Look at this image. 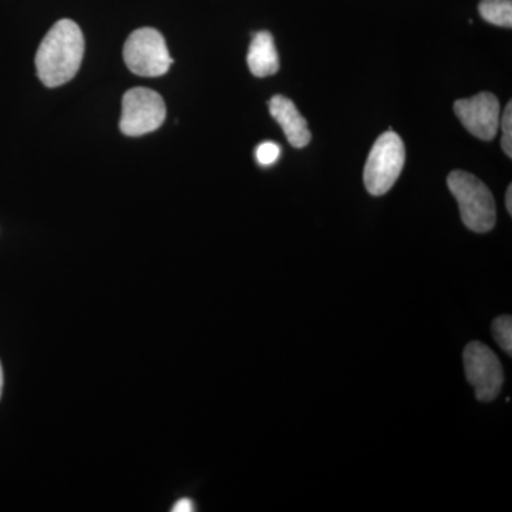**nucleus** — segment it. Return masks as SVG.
I'll list each match as a JSON object with an SVG mask.
<instances>
[{"label":"nucleus","mask_w":512,"mask_h":512,"mask_svg":"<svg viewBox=\"0 0 512 512\" xmlns=\"http://www.w3.org/2000/svg\"><path fill=\"white\" fill-rule=\"evenodd\" d=\"M83 56L84 37L79 25L70 19L59 20L37 49V76L46 87L63 86L79 72Z\"/></svg>","instance_id":"obj_1"},{"label":"nucleus","mask_w":512,"mask_h":512,"mask_svg":"<svg viewBox=\"0 0 512 512\" xmlns=\"http://www.w3.org/2000/svg\"><path fill=\"white\" fill-rule=\"evenodd\" d=\"M447 184L458 202L464 225L477 234L490 232L497 222V210L490 188L476 175L461 170L448 175Z\"/></svg>","instance_id":"obj_2"},{"label":"nucleus","mask_w":512,"mask_h":512,"mask_svg":"<svg viewBox=\"0 0 512 512\" xmlns=\"http://www.w3.org/2000/svg\"><path fill=\"white\" fill-rule=\"evenodd\" d=\"M406 150L399 134L386 131L373 144L365 165V187L369 194L382 197L392 190L402 174Z\"/></svg>","instance_id":"obj_3"},{"label":"nucleus","mask_w":512,"mask_h":512,"mask_svg":"<svg viewBox=\"0 0 512 512\" xmlns=\"http://www.w3.org/2000/svg\"><path fill=\"white\" fill-rule=\"evenodd\" d=\"M124 62L128 69L141 77H160L174 63L164 36L153 28L131 33L124 45Z\"/></svg>","instance_id":"obj_4"},{"label":"nucleus","mask_w":512,"mask_h":512,"mask_svg":"<svg viewBox=\"0 0 512 512\" xmlns=\"http://www.w3.org/2000/svg\"><path fill=\"white\" fill-rule=\"evenodd\" d=\"M165 116L167 110L160 94L144 87L128 90L121 109V133L128 137L146 136L163 126Z\"/></svg>","instance_id":"obj_5"},{"label":"nucleus","mask_w":512,"mask_h":512,"mask_svg":"<svg viewBox=\"0 0 512 512\" xmlns=\"http://www.w3.org/2000/svg\"><path fill=\"white\" fill-rule=\"evenodd\" d=\"M464 369L480 402L497 399L504 384V370L493 350L481 342L468 343L464 349Z\"/></svg>","instance_id":"obj_6"},{"label":"nucleus","mask_w":512,"mask_h":512,"mask_svg":"<svg viewBox=\"0 0 512 512\" xmlns=\"http://www.w3.org/2000/svg\"><path fill=\"white\" fill-rule=\"evenodd\" d=\"M454 111L468 133L480 140L491 141L500 128V101L493 93H478L471 99L457 100Z\"/></svg>","instance_id":"obj_7"},{"label":"nucleus","mask_w":512,"mask_h":512,"mask_svg":"<svg viewBox=\"0 0 512 512\" xmlns=\"http://www.w3.org/2000/svg\"><path fill=\"white\" fill-rule=\"evenodd\" d=\"M269 111L284 130L292 147L303 148L311 143L312 134L309 131L308 121L299 113L292 100L286 99L281 94H276L269 100Z\"/></svg>","instance_id":"obj_8"},{"label":"nucleus","mask_w":512,"mask_h":512,"mask_svg":"<svg viewBox=\"0 0 512 512\" xmlns=\"http://www.w3.org/2000/svg\"><path fill=\"white\" fill-rule=\"evenodd\" d=\"M247 59L249 70L254 76H274L279 70V56L274 36L265 30L255 33L249 46Z\"/></svg>","instance_id":"obj_9"},{"label":"nucleus","mask_w":512,"mask_h":512,"mask_svg":"<svg viewBox=\"0 0 512 512\" xmlns=\"http://www.w3.org/2000/svg\"><path fill=\"white\" fill-rule=\"evenodd\" d=\"M481 18L488 23L501 28H512V2L511 0H481L480 6Z\"/></svg>","instance_id":"obj_10"},{"label":"nucleus","mask_w":512,"mask_h":512,"mask_svg":"<svg viewBox=\"0 0 512 512\" xmlns=\"http://www.w3.org/2000/svg\"><path fill=\"white\" fill-rule=\"evenodd\" d=\"M493 336L508 356L512 355V318L510 315L498 316L493 322Z\"/></svg>","instance_id":"obj_11"},{"label":"nucleus","mask_w":512,"mask_h":512,"mask_svg":"<svg viewBox=\"0 0 512 512\" xmlns=\"http://www.w3.org/2000/svg\"><path fill=\"white\" fill-rule=\"evenodd\" d=\"M255 156L259 164L268 167V165L275 164L281 157V147L274 141H265L256 148Z\"/></svg>","instance_id":"obj_12"},{"label":"nucleus","mask_w":512,"mask_h":512,"mask_svg":"<svg viewBox=\"0 0 512 512\" xmlns=\"http://www.w3.org/2000/svg\"><path fill=\"white\" fill-rule=\"evenodd\" d=\"M500 127L503 130V138H501V147L507 157H512V103L505 107L503 117H500Z\"/></svg>","instance_id":"obj_13"},{"label":"nucleus","mask_w":512,"mask_h":512,"mask_svg":"<svg viewBox=\"0 0 512 512\" xmlns=\"http://www.w3.org/2000/svg\"><path fill=\"white\" fill-rule=\"evenodd\" d=\"M194 510V503H192L190 498H181L173 507V512H191Z\"/></svg>","instance_id":"obj_14"},{"label":"nucleus","mask_w":512,"mask_h":512,"mask_svg":"<svg viewBox=\"0 0 512 512\" xmlns=\"http://www.w3.org/2000/svg\"><path fill=\"white\" fill-rule=\"evenodd\" d=\"M505 207H507L508 214L512 215V185L508 187L507 194H505Z\"/></svg>","instance_id":"obj_15"},{"label":"nucleus","mask_w":512,"mask_h":512,"mask_svg":"<svg viewBox=\"0 0 512 512\" xmlns=\"http://www.w3.org/2000/svg\"><path fill=\"white\" fill-rule=\"evenodd\" d=\"M2 390H3V370H2V365H0V397H2Z\"/></svg>","instance_id":"obj_16"}]
</instances>
